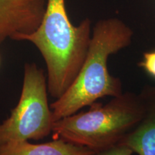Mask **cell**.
<instances>
[{
    "label": "cell",
    "instance_id": "6da1fadb",
    "mask_svg": "<svg viewBox=\"0 0 155 155\" xmlns=\"http://www.w3.org/2000/svg\"><path fill=\"white\" fill-rule=\"evenodd\" d=\"M133 36L132 29L116 17L96 23L86 59L76 78L50 105L53 122L77 113L103 97L123 94L121 80L108 71V60L130 45Z\"/></svg>",
    "mask_w": 155,
    "mask_h": 155
},
{
    "label": "cell",
    "instance_id": "7a4b0ae2",
    "mask_svg": "<svg viewBox=\"0 0 155 155\" xmlns=\"http://www.w3.org/2000/svg\"><path fill=\"white\" fill-rule=\"evenodd\" d=\"M91 22L86 18L77 26L68 15L65 0H47L41 22L33 32L18 41H29L38 48L48 70V90L59 98L76 78L91 38Z\"/></svg>",
    "mask_w": 155,
    "mask_h": 155
},
{
    "label": "cell",
    "instance_id": "3957f363",
    "mask_svg": "<svg viewBox=\"0 0 155 155\" xmlns=\"http://www.w3.org/2000/svg\"><path fill=\"white\" fill-rule=\"evenodd\" d=\"M144 104L140 94L127 92L106 104H91L87 111L54 122V139L91 149L95 152L121 144L142 119Z\"/></svg>",
    "mask_w": 155,
    "mask_h": 155
},
{
    "label": "cell",
    "instance_id": "277c9868",
    "mask_svg": "<svg viewBox=\"0 0 155 155\" xmlns=\"http://www.w3.org/2000/svg\"><path fill=\"white\" fill-rule=\"evenodd\" d=\"M44 71L35 63L25 65L24 78L17 105L0 124V145L10 141L39 140L53 129V114L48 98Z\"/></svg>",
    "mask_w": 155,
    "mask_h": 155
},
{
    "label": "cell",
    "instance_id": "5b68a950",
    "mask_svg": "<svg viewBox=\"0 0 155 155\" xmlns=\"http://www.w3.org/2000/svg\"><path fill=\"white\" fill-rule=\"evenodd\" d=\"M47 0H0V44L19 40L40 25Z\"/></svg>",
    "mask_w": 155,
    "mask_h": 155
},
{
    "label": "cell",
    "instance_id": "8992f818",
    "mask_svg": "<svg viewBox=\"0 0 155 155\" xmlns=\"http://www.w3.org/2000/svg\"><path fill=\"white\" fill-rule=\"evenodd\" d=\"M144 104L142 119L121 141L139 155H155V86H146L139 93Z\"/></svg>",
    "mask_w": 155,
    "mask_h": 155
},
{
    "label": "cell",
    "instance_id": "52a82bcc",
    "mask_svg": "<svg viewBox=\"0 0 155 155\" xmlns=\"http://www.w3.org/2000/svg\"><path fill=\"white\" fill-rule=\"evenodd\" d=\"M42 144H32L28 141H10L0 145V155H94L88 147L62 139Z\"/></svg>",
    "mask_w": 155,
    "mask_h": 155
},
{
    "label": "cell",
    "instance_id": "ba28073f",
    "mask_svg": "<svg viewBox=\"0 0 155 155\" xmlns=\"http://www.w3.org/2000/svg\"><path fill=\"white\" fill-rule=\"evenodd\" d=\"M134 152L124 144H117L95 152L94 155H132Z\"/></svg>",
    "mask_w": 155,
    "mask_h": 155
},
{
    "label": "cell",
    "instance_id": "9c48e42d",
    "mask_svg": "<svg viewBox=\"0 0 155 155\" xmlns=\"http://www.w3.org/2000/svg\"><path fill=\"white\" fill-rule=\"evenodd\" d=\"M139 65L142 67L151 76L155 78V50L144 53L143 61L139 63Z\"/></svg>",
    "mask_w": 155,
    "mask_h": 155
}]
</instances>
